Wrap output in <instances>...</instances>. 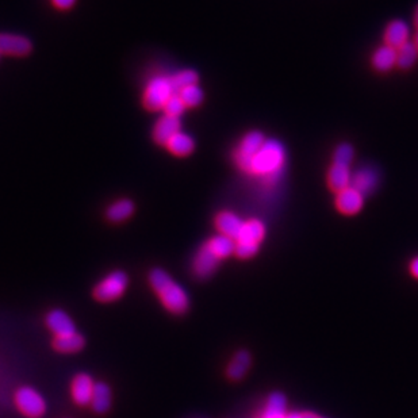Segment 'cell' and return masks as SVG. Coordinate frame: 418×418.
Returning a JSON list of instances; mask_svg holds the SVG:
<instances>
[{
    "mask_svg": "<svg viewBox=\"0 0 418 418\" xmlns=\"http://www.w3.org/2000/svg\"><path fill=\"white\" fill-rule=\"evenodd\" d=\"M149 283L163 306L172 314H184L190 309V296L167 271L155 268L149 274Z\"/></svg>",
    "mask_w": 418,
    "mask_h": 418,
    "instance_id": "1",
    "label": "cell"
},
{
    "mask_svg": "<svg viewBox=\"0 0 418 418\" xmlns=\"http://www.w3.org/2000/svg\"><path fill=\"white\" fill-rule=\"evenodd\" d=\"M286 153L280 142L265 140L261 149L252 157L251 172L254 175L271 176L280 170L285 164Z\"/></svg>",
    "mask_w": 418,
    "mask_h": 418,
    "instance_id": "2",
    "label": "cell"
},
{
    "mask_svg": "<svg viewBox=\"0 0 418 418\" xmlns=\"http://www.w3.org/2000/svg\"><path fill=\"white\" fill-rule=\"evenodd\" d=\"M129 286L127 274L117 270L104 276L94 289V298L99 302L109 303L120 299Z\"/></svg>",
    "mask_w": 418,
    "mask_h": 418,
    "instance_id": "3",
    "label": "cell"
},
{
    "mask_svg": "<svg viewBox=\"0 0 418 418\" xmlns=\"http://www.w3.org/2000/svg\"><path fill=\"white\" fill-rule=\"evenodd\" d=\"M175 94L173 87L167 76L153 78L145 88L144 92V106L151 111H157L164 109L168 99Z\"/></svg>",
    "mask_w": 418,
    "mask_h": 418,
    "instance_id": "4",
    "label": "cell"
},
{
    "mask_svg": "<svg viewBox=\"0 0 418 418\" xmlns=\"http://www.w3.org/2000/svg\"><path fill=\"white\" fill-rule=\"evenodd\" d=\"M18 410L28 418H41L46 413V401L33 387H21L14 397Z\"/></svg>",
    "mask_w": 418,
    "mask_h": 418,
    "instance_id": "5",
    "label": "cell"
},
{
    "mask_svg": "<svg viewBox=\"0 0 418 418\" xmlns=\"http://www.w3.org/2000/svg\"><path fill=\"white\" fill-rule=\"evenodd\" d=\"M264 142H265L264 135L260 131L248 133L243 138V141H241V144H240V146H239V149L234 155L237 166L241 168L243 170L250 173L251 172L252 157L261 149Z\"/></svg>",
    "mask_w": 418,
    "mask_h": 418,
    "instance_id": "6",
    "label": "cell"
},
{
    "mask_svg": "<svg viewBox=\"0 0 418 418\" xmlns=\"http://www.w3.org/2000/svg\"><path fill=\"white\" fill-rule=\"evenodd\" d=\"M219 261L221 260L210 251L209 247L205 244L198 251L192 263V270L195 276L199 279H208L215 272Z\"/></svg>",
    "mask_w": 418,
    "mask_h": 418,
    "instance_id": "7",
    "label": "cell"
},
{
    "mask_svg": "<svg viewBox=\"0 0 418 418\" xmlns=\"http://www.w3.org/2000/svg\"><path fill=\"white\" fill-rule=\"evenodd\" d=\"M45 321L49 331L56 337L76 333L75 322L64 310H58V309L52 310L50 313H47Z\"/></svg>",
    "mask_w": 418,
    "mask_h": 418,
    "instance_id": "8",
    "label": "cell"
},
{
    "mask_svg": "<svg viewBox=\"0 0 418 418\" xmlns=\"http://www.w3.org/2000/svg\"><path fill=\"white\" fill-rule=\"evenodd\" d=\"M33 49L29 38L15 34H0V54L7 56H28Z\"/></svg>",
    "mask_w": 418,
    "mask_h": 418,
    "instance_id": "9",
    "label": "cell"
},
{
    "mask_svg": "<svg viewBox=\"0 0 418 418\" xmlns=\"http://www.w3.org/2000/svg\"><path fill=\"white\" fill-rule=\"evenodd\" d=\"M363 204H364V195H362L353 187H348L344 191L338 192L336 198L337 209L345 215L358 214L363 208Z\"/></svg>",
    "mask_w": 418,
    "mask_h": 418,
    "instance_id": "10",
    "label": "cell"
},
{
    "mask_svg": "<svg viewBox=\"0 0 418 418\" xmlns=\"http://www.w3.org/2000/svg\"><path fill=\"white\" fill-rule=\"evenodd\" d=\"M94 387H95V383L88 374L83 373V374H78L76 377H74L72 384H71V393H72V398H74L75 404H78L79 406L91 405Z\"/></svg>",
    "mask_w": 418,
    "mask_h": 418,
    "instance_id": "11",
    "label": "cell"
},
{
    "mask_svg": "<svg viewBox=\"0 0 418 418\" xmlns=\"http://www.w3.org/2000/svg\"><path fill=\"white\" fill-rule=\"evenodd\" d=\"M264 236H265L264 223L258 219H250V221L244 222L236 243L258 247L260 243L263 241Z\"/></svg>",
    "mask_w": 418,
    "mask_h": 418,
    "instance_id": "12",
    "label": "cell"
},
{
    "mask_svg": "<svg viewBox=\"0 0 418 418\" xmlns=\"http://www.w3.org/2000/svg\"><path fill=\"white\" fill-rule=\"evenodd\" d=\"M243 225L244 222L241 221V218L230 211H222L215 218V226L219 230V233L233 240H237Z\"/></svg>",
    "mask_w": 418,
    "mask_h": 418,
    "instance_id": "13",
    "label": "cell"
},
{
    "mask_svg": "<svg viewBox=\"0 0 418 418\" xmlns=\"http://www.w3.org/2000/svg\"><path fill=\"white\" fill-rule=\"evenodd\" d=\"M180 120L177 117L170 116H163L153 129V138L157 144L166 145L168 141L180 131Z\"/></svg>",
    "mask_w": 418,
    "mask_h": 418,
    "instance_id": "14",
    "label": "cell"
},
{
    "mask_svg": "<svg viewBox=\"0 0 418 418\" xmlns=\"http://www.w3.org/2000/svg\"><path fill=\"white\" fill-rule=\"evenodd\" d=\"M377 184V175L375 170L368 169V168H363L359 169L351 180V187H353L355 190H358L362 195L370 194L375 190Z\"/></svg>",
    "mask_w": 418,
    "mask_h": 418,
    "instance_id": "15",
    "label": "cell"
},
{
    "mask_svg": "<svg viewBox=\"0 0 418 418\" xmlns=\"http://www.w3.org/2000/svg\"><path fill=\"white\" fill-rule=\"evenodd\" d=\"M408 38H409V26L404 21H393L386 28V33H384L386 45L398 49L399 46L408 42Z\"/></svg>",
    "mask_w": 418,
    "mask_h": 418,
    "instance_id": "16",
    "label": "cell"
},
{
    "mask_svg": "<svg viewBox=\"0 0 418 418\" xmlns=\"http://www.w3.org/2000/svg\"><path fill=\"white\" fill-rule=\"evenodd\" d=\"M91 406L99 415L109 412V409L111 406V390H110L109 384H106L103 382L95 383Z\"/></svg>",
    "mask_w": 418,
    "mask_h": 418,
    "instance_id": "17",
    "label": "cell"
},
{
    "mask_svg": "<svg viewBox=\"0 0 418 418\" xmlns=\"http://www.w3.org/2000/svg\"><path fill=\"white\" fill-rule=\"evenodd\" d=\"M166 146L172 155L183 157L192 153V151L195 149V142L188 134L179 131L168 141Z\"/></svg>",
    "mask_w": 418,
    "mask_h": 418,
    "instance_id": "18",
    "label": "cell"
},
{
    "mask_svg": "<svg viewBox=\"0 0 418 418\" xmlns=\"http://www.w3.org/2000/svg\"><path fill=\"white\" fill-rule=\"evenodd\" d=\"M351 180H352V175L348 167H341V166L333 164L328 172V184H329L331 190L335 191L336 194L351 187Z\"/></svg>",
    "mask_w": 418,
    "mask_h": 418,
    "instance_id": "19",
    "label": "cell"
},
{
    "mask_svg": "<svg viewBox=\"0 0 418 418\" xmlns=\"http://www.w3.org/2000/svg\"><path fill=\"white\" fill-rule=\"evenodd\" d=\"M83 336L80 333H72V335L61 336V337H54L53 340V348L60 352V353H76L82 351L84 348Z\"/></svg>",
    "mask_w": 418,
    "mask_h": 418,
    "instance_id": "20",
    "label": "cell"
},
{
    "mask_svg": "<svg viewBox=\"0 0 418 418\" xmlns=\"http://www.w3.org/2000/svg\"><path fill=\"white\" fill-rule=\"evenodd\" d=\"M373 65L377 71L387 72L397 65V49L388 45L380 46L373 56Z\"/></svg>",
    "mask_w": 418,
    "mask_h": 418,
    "instance_id": "21",
    "label": "cell"
},
{
    "mask_svg": "<svg viewBox=\"0 0 418 418\" xmlns=\"http://www.w3.org/2000/svg\"><path fill=\"white\" fill-rule=\"evenodd\" d=\"M206 245L209 247L210 251L212 252L219 260L229 257L230 254H233L236 251V240L223 236V234H218L215 237H211L209 241L206 243Z\"/></svg>",
    "mask_w": 418,
    "mask_h": 418,
    "instance_id": "22",
    "label": "cell"
},
{
    "mask_svg": "<svg viewBox=\"0 0 418 418\" xmlns=\"http://www.w3.org/2000/svg\"><path fill=\"white\" fill-rule=\"evenodd\" d=\"M251 366V355L247 351H240L234 355L228 367V377L232 380H240L248 373Z\"/></svg>",
    "mask_w": 418,
    "mask_h": 418,
    "instance_id": "23",
    "label": "cell"
},
{
    "mask_svg": "<svg viewBox=\"0 0 418 418\" xmlns=\"http://www.w3.org/2000/svg\"><path fill=\"white\" fill-rule=\"evenodd\" d=\"M286 398L280 393H274L270 395L267 408L261 418H286Z\"/></svg>",
    "mask_w": 418,
    "mask_h": 418,
    "instance_id": "24",
    "label": "cell"
},
{
    "mask_svg": "<svg viewBox=\"0 0 418 418\" xmlns=\"http://www.w3.org/2000/svg\"><path fill=\"white\" fill-rule=\"evenodd\" d=\"M418 58V50L415 42H406L397 49V65L402 69L412 68Z\"/></svg>",
    "mask_w": 418,
    "mask_h": 418,
    "instance_id": "25",
    "label": "cell"
},
{
    "mask_svg": "<svg viewBox=\"0 0 418 418\" xmlns=\"http://www.w3.org/2000/svg\"><path fill=\"white\" fill-rule=\"evenodd\" d=\"M134 212V204L129 199H121L116 204H113L107 210V218L111 222H124L127 218H130Z\"/></svg>",
    "mask_w": 418,
    "mask_h": 418,
    "instance_id": "26",
    "label": "cell"
},
{
    "mask_svg": "<svg viewBox=\"0 0 418 418\" xmlns=\"http://www.w3.org/2000/svg\"><path fill=\"white\" fill-rule=\"evenodd\" d=\"M179 96L182 98V100L184 102L186 107H198L202 102H204V91L198 84H191L184 87L183 89H180Z\"/></svg>",
    "mask_w": 418,
    "mask_h": 418,
    "instance_id": "27",
    "label": "cell"
},
{
    "mask_svg": "<svg viewBox=\"0 0 418 418\" xmlns=\"http://www.w3.org/2000/svg\"><path fill=\"white\" fill-rule=\"evenodd\" d=\"M169 80L173 87L175 94H177L184 87L198 83V74L191 69H184V71H180V72L169 76Z\"/></svg>",
    "mask_w": 418,
    "mask_h": 418,
    "instance_id": "28",
    "label": "cell"
},
{
    "mask_svg": "<svg viewBox=\"0 0 418 418\" xmlns=\"http://www.w3.org/2000/svg\"><path fill=\"white\" fill-rule=\"evenodd\" d=\"M353 157H355L353 148L349 144H341L336 148L333 164L349 168L351 163L353 162Z\"/></svg>",
    "mask_w": 418,
    "mask_h": 418,
    "instance_id": "29",
    "label": "cell"
},
{
    "mask_svg": "<svg viewBox=\"0 0 418 418\" xmlns=\"http://www.w3.org/2000/svg\"><path fill=\"white\" fill-rule=\"evenodd\" d=\"M186 110V104L182 100V98L179 96V94H173L169 99H168L166 106H164V111L167 116L170 117H180Z\"/></svg>",
    "mask_w": 418,
    "mask_h": 418,
    "instance_id": "30",
    "label": "cell"
},
{
    "mask_svg": "<svg viewBox=\"0 0 418 418\" xmlns=\"http://www.w3.org/2000/svg\"><path fill=\"white\" fill-rule=\"evenodd\" d=\"M52 1H53V4L57 8H60V10H68V8H71L75 4L76 0H52Z\"/></svg>",
    "mask_w": 418,
    "mask_h": 418,
    "instance_id": "31",
    "label": "cell"
},
{
    "mask_svg": "<svg viewBox=\"0 0 418 418\" xmlns=\"http://www.w3.org/2000/svg\"><path fill=\"white\" fill-rule=\"evenodd\" d=\"M410 271L413 274L415 278L418 279V257H416L413 261H412V265H410Z\"/></svg>",
    "mask_w": 418,
    "mask_h": 418,
    "instance_id": "32",
    "label": "cell"
},
{
    "mask_svg": "<svg viewBox=\"0 0 418 418\" xmlns=\"http://www.w3.org/2000/svg\"><path fill=\"white\" fill-rule=\"evenodd\" d=\"M302 418H322V417H320V416H317V415H314V413H303V415H302Z\"/></svg>",
    "mask_w": 418,
    "mask_h": 418,
    "instance_id": "33",
    "label": "cell"
},
{
    "mask_svg": "<svg viewBox=\"0 0 418 418\" xmlns=\"http://www.w3.org/2000/svg\"><path fill=\"white\" fill-rule=\"evenodd\" d=\"M286 418H302V415H299V413H292V415H289Z\"/></svg>",
    "mask_w": 418,
    "mask_h": 418,
    "instance_id": "34",
    "label": "cell"
},
{
    "mask_svg": "<svg viewBox=\"0 0 418 418\" xmlns=\"http://www.w3.org/2000/svg\"><path fill=\"white\" fill-rule=\"evenodd\" d=\"M415 23H416V26H417L418 29V6L417 8H416V12H415Z\"/></svg>",
    "mask_w": 418,
    "mask_h": 418,
    "instance_id": "35",
    "label": "cell"
},
{
    "mask_svg": "<svg viewBox=\"0 0 418 418\" xmlns=\"http://www.w3.org/2000/svg\"><path fill=\"white\" fill-rule=\"evenodd\" d=\"M415 45H416V47H417L418 50V32L417 34H416V38H415Z\"/></svg>",
    "mask_w": 418,
    "mask_h": 418,
    "instance_id": "36",
    "label": "cell"
}]
</instances>
